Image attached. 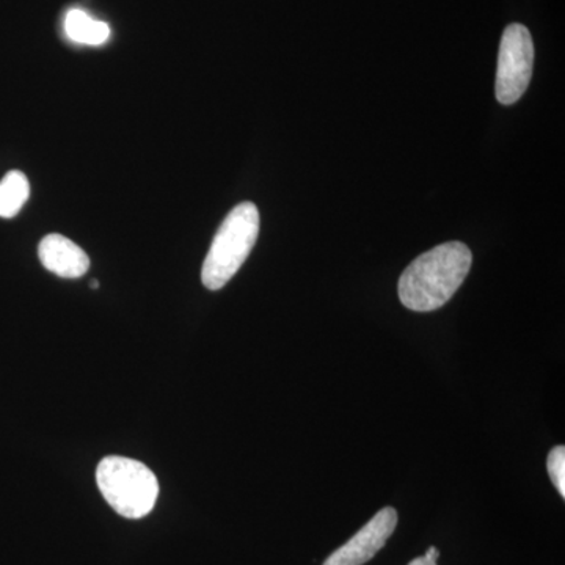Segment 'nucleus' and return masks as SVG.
Wrapping results in <instances>:
<instances>
[{"instance_id":"nucleus-8","label":"nucleus","mask_w":565,"mask_h":565,"mask_svg":"<svg viewBox=\"0 0 565 565\" xmlns=\"http://www.w3.org/2000/svg\"><path fill=\"white\" fill-rule=\"evenodd\" d=\"M31 195V184L24 173L13 170L0 181V217L11 218L21 211Z\"/></svg>"},{"instance_id":"nucleus-10","label":"nucleus","mask_w":565,"mask_h":565,"mask_svg":"<svg viewBox=\"0 0 565 565\" xmlns=\"http://www.w3.org/2000/svg\"><path fill=\"white\" fill-rule=\"evenodd\" d=\"M438 556H440V552H438L435 546H430V548L427 550L426 555H424V557H427L429 561H435V563H437Z\"/></svg>"},{"instance_id":"nucleus-2","label":"nucleus","mask_w":565,"mask_h":565,"mask_svg":"<svg viewBox=\"0 0 565 565\" xmlns=\"http://www.w3.org/2000/svg\"><path fill=\"white\" fill-rule=\"evenodd\" d=\"M259 234V211L245 202L230 211L203 263L202 281L211 291L226 285L248 258Z\"/></svg>"},{"instance_id":"nucleus-1","label":"nucleus","mask_w":565,"mask_h":565,"mask_svg":"<svg viewBox=\"0 0 565 565\" xmlns=\"http://www.w3.org/2000/svg\"><path fill=\"white\" fill-rule=\"evenodd\" d=\"M471 263L473 255L462 243H446L423 253L401 275V302L418 313L438 310L462 286Z\"/></svg>"},{"instance_id":"nucleus-6","label":"nucleus","mask_w":565,"mask_h":565,"mask_svg":"<svg viewBox=\"0 0 565 565\" xmlns=\"http://www.w3.org/2000/svg\"><path fill=\"white\" fill-rule=\"evenodd\" d=\"M39 258L44 269L62 278H79L90 267L87 253L62 234H50L41 241Z\"/></svg>"},{"instance_id":"nucleus-5","label":"nucleus","mask_w":565,"mask_h":565,"mask_svg":"<svg viewBox=\"0 0 565 565\" xmlns=\"http://www.w3.org/2000/svg\"><path fill=\"white\" fill-rule=\"evenodd\" d=\"M397 525V512L384 508L359 531L351 541L327 557L322 565H363L373 559L386 541L392 537Z\"/></svg>"},{"instance_id":"nucleus-11","label":"nucleus","mask_w":565,"mask_h":565,"mask_svg":"<svg viewBox=\"0 0 565 565\" xmlns=\"http://www.w3.org/2000/svg\"><path fill=\"white\" fill-rule=\"evenodd\" d=\"M408 565H437V563H435V561L427 559V557L419 556L412 561V563Z\"/></svg>"},{"instance_id":"nucleus-4","label":"nucleus","mask_w":565,"mask_h":565,"mask_svg":"<svg viewBox=\"0 0 565 565\" xmlns=\"http://www.w3.org/2000/svg\"><path fill=\"white\" fill-rule=\"evenodd\" d=\"M534 66V43L525 25L511 24L501 36L494 96L503 106L525 95Z\"/></svg>"},{"instance_id":"nucleus-3","label":"nucleus","mask_w":565,"mask_h":565,"mask_svg":"<svg viewBox=\"0 0 565 565\" xmlns=\"http://www.w3.org/2000/svg\"><path fill=\"white\" fill-rule=\"evenodd\" d=\"M96 482L107 503L125 519H143L158 501V478L139 460L106 457L96 470Z\"/></svg>"},{"instance_id":"nucleus-7","label":"nucleus","mask_w":565,"mask_h":565,"mask_svg":"<svg viewBox=\"0 0 565 565\" xmlns=\"http://www.w3.org/2000/svg\"><path fill=\"white\" fill-rule=\"evenodd\" d=\"M65 32L76 43L92 44V46L106 43L110 36V29L106 22L95 20L79 9L70 10L66 13Z\"/></svg>"},{"instance_id":"nucleus-9","label":"nucleus","mask_w":565,"mask_h":565,"mask_svg":"<svg viewBox=\"0 0 565 565\" xmlns=\"http://www.w3.org/2000/svg\"><path fill=\"white\" fill-rule=\"evenodd\" d=\"M546 468H548L550 478H552L557 492L565 498V448L563 445L552 449L548 460H546Z\"/></svg>"}]
</instances>
